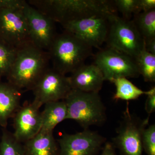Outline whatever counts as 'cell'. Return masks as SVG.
Listing matches in <instances>:
<instances>
[{
  "mask_svg": "<svg viewBox=\"0 0 155 155\" xmlns=\"http://www.w3.org/2000/svg\"><path fill=\"white\" fill-rule=\"evenodd\" d=\"M28 3L62 25L78 19L116 13L113 1L30 0Z\"/></svg>",
  "mask_w": 155,
  "mask_h": 155,
  "instance_id": "6da1fadb",
  "label": "cell"
},
{
  "mask_svg": "<svg viewBox=\"0 0 155 155\" xmlns=\"http://www.w3.org/2000/svg\"><path fill=\"white\" fill-rule=\"evenodd\" d=\"M28 24L31 41L47 51L57 34L55 22L27 2L23 8Z\"/></svg>",
  "mask_w": 155,
  "mask_h": 155,
  "instance_id": "8fae6325",
  "label": "cell"
},
{
  "mask_svg": "<svg viewBox=\"0 0 155 155\" xmlns=\"http://www.w3.org/2000/svg\"><path fill=\"white\" fill-rule=\"evenodd\" d=\"M145 109L149 116L155 110V87L151 88V91L147 95V99L145 105Z\"/></svg>",
  "mask_w": 155,
  "mask_h": 155,
  "instance_id": "4316f807",
  "label": "cell"
},
{
  "mask_svg": "<svg viewBox=\"0 0 155 155\" xmlns=\"http://www.w3.org/2000/svg\"><path fill=\"white\" fill-rule=\"evenodd\" d=\"M40 108L34 102L27 103L20 107L13 117V135L21 143L33 138L41 130V116Z\"/></svg>",
  "mask_w": 155,
  "mask_h": 155,
  "instance_id": "4fadbf2b",
  "label": "cell"
},
{
  "mask_svg": "<svg viewBox=\"0 0 155 155\" xmlns=\"http://www.w3.org/2000/svg\"><path fill=\"white\" fill-rule=\"evenodd\" d=\"M22 91L8 82H0V126L6 128L20 107Z\"/></svg>",
  "mask_w": 155,
  "mask_h": 155,
  "instance_id": "9a60e30c",
  "label": "cell"
},
{
  "mask_svg": "<svg viewBox=\"0 0 155 155\" xmlns=\"http://www.w3.org/2000/svg\"><path fill=\"white\" fill-rule=\"evenodd\" d=\"M126 106L112 143L122 155H142V136L148 125L150 116L141 119L130 113L128 102Z\"/></svg>",
  "mask_w": 155,
  "mask_h": 155,
  "instance_id": "8992f818",
  "label": "cell"
},
{
  "mask_svg": "<svg viewBox=\"0 0 155 155\" xmlns=\"http://www.w3.org/2000/svg\"><path fill=\"white\" fill-rule=\"evenodd\" d=\"M50 61L48 51L28 42L17 48L14 63L6 76L8 82L22 91L31 90L48 68Z\"/></svg>",
  "mask_w": 155,
  "mask_h": 155,
  "instance_id": "7a4b0ae2",
  "label": "cell"
},
{
  "mask_svg": "<svg viewBox=\"0 0 155 155\" xmlns=\"http://www.w3.org/2000/svg\"><path fill=\"white\" fill-rule=\"evenodd\" d=\"M71 90L68 77L48 67L31 89L33 102L41 107L50 102L64 100Z\"/></svg>",
  "mask_w": 155,
  "mask_h": 155,
  "instance_id": "ba28073f",
  "label": "cell"
},
{
  "mask_svg": "<svg viewBox=\"0 0 155 155\" xmlns=\"http://www.w3.org/2000/svg\"><path fill=\"white\" fill-rule=\"evenodd\" d=\"M106 141L105 137L89 129L74 134H64L57 140L58 155H96Z\"/></svg>",
  "mask_w": 155,
  "mask_h": 155,
  "instance_id": "30bf717a",
  "label": "cell"
},
{
  "mask_svg": "<svg viewBox=\"0 0 155 155\" xmlns=\"http://www.w3.org/2000/svg\"><path fill=\"white\" fill-rule=\"evenodd\" d=\"M115 148L112 143L106 142L102 149V153L100 155H117Z\"/></svg>",
  "mask_w": 155,
  "mask_h": 155,
  "instance_id": "83f0119b",
  "label": "cell"
},
{
  "mask_svg": "<svg viewBox=\"0 0 155 155\" xmlns=\"http://www.w3.org/2000/svg\"><path fill=\"white\" fill-rule=\"evenodd\" d=\"M0 155H25L23 144L17 140L13 134L3 128L0 141Z\"/></svg>",
  "mask_w": 155,
  "mask_h": 155,
  "instance_id": "7402d4cb",
  "label": "cell"
},
{
  "mask_svg": "<svg viewBox=\"0 0 155 155\" xmlns=\"http://www.w3.org/2000/svg\"><path fill=\"white\" fill-rule=\"evenodd\" d=\"M140 74L146 82L155 81V55L144 49L135 59Z\"/></svg>",
  "mask_w": 155,
  "mask_h": 155,
  "instance_id": "ffe728a7",
  "label": "cell"
},
{
  "mask_svg": "<svg viewBox=\"0 0 155 155\" xmlns=\"http://www.w3.org/2000/svg\"><path fill=\"white\" fill-rule=\"evenodd\" d=\"M92 47L73 34L65 30L57 34L48 50L53 69L66 75L84 64L92 55Z\"/></svg>",
  "mask_w": 155,
  "mask_h": 155,
  "instance_id": "3957f363",
  "label": "cell"
},
{
  "mask_svg": "<svg viewBox=\"0 0 155 155\" xmlns=\"http://www.w3.org/2000/svg\"><path fill=\"white\" fill-rule=\"evenodd\" d=\"M112 14L97 15L78 19L62 25L65 30L71 32L89 45L99 48L106 41Z\"/></svg>",
  "mask_w": 155,
  "mask_h": 155,
  "instance_id": "9c48e42d",
  "label": "cell"
},
{
  "mask_svg": "<svg viewBox=\"0 0 155 155\" xmlns=\"http://www.w3.org/2000/svg\"><path fill=\"white\" fill-rule=\"evenodd\" d=\"M143 149L147 155H155V125H150L143 130L142 136Z\"/></svg>",
  "mask_w": 155,
  "mask_h": 155,
  "instance_id": "603a6c76",
  "label": "cell"
},
{
  "mask_svg": "<svg viewBox=\"0 0 155 155\" xmlns=\"http://www.w3.org/2000/svg\"><path fill=\"white\" fill-rule=\"evenodd\" d=\"M26 2L23 0H0V9H22Z\"/></svg>",
  "mask_w": 155,
  "mask_h": 155,
  "instance_id": "d4e9b609",
  "label": "cell"
},
{
  "mask_svg": "<svg viewBox=\"0 0 155 155\" xmlns=\"http://www.w3.org/2000/svg\"><path fill=\"white\" fill-rule=\"evenodd\" d=\"M0 37L18 48L31 41L22 9H0Z\"/></svg>",
  "mask_w": 155,
  "mask_h": 155,
  "instance_id": "7c38bea8",
  "label": "cell"
},
{
  "mask_svg": "<svg viewBox=\"0 0 155 155\" xmlns=\"http://www.w3.org/2000/svg\"><path fill=\"white\" fill-rule=\"evenodd\" d=\"M132 21L144 44L155 38V9L135 14Z\"/></svg>",
  "mask_w": 155,
  "mask_h": 155,
  "instance_id": "d6986e66",
  "label": "cell"
},
{
  "mask_svg": "<svg viewBox=\"0 0 155 155\" xmlns=\"http://www.w3.org/2000/svg\"><path fill=\"white\" fill-rule=\"evenodd\" d=\"M110 82L114 84L116 87V92L113 97V99L115 101L136 100L143 95H147L151 91V89L147 91L142 90L126 78H119L113 79Z\"/></svg>",
  "mask_w": 155,
  "mask_h": 155,
  "instance_id": "ac0fdd59",
  "label": "cell"
},
{
  "mask_svg": "<svg viewBox=\"0 0 155 155\" xmlns=\"http://www.w3.org/2000/svg\"><path fill=\"white\" fill-rule=\"evenodd\" d=\"M144 49L148 52L155 55V38L144 44Z\"/></svg>",
  "mask_w": 155,
  "mask_h": 155,
  "instance_id": "f1b7e54d",
  "label": "cell"
},
{
  "mask_svg": "<svg viewBox=\"0 0 155 155\" xmlns=\"http://www.w3.org/2000/svg\"><path fill=\"white\" fill-rule=\"evenodd\" d=\"M18 48L0 37V79L7 76L16 58Z\"/></svg>",
  "mask_w": 155,
  "mask_h": 155,
  "instance_id": "44dd1931",
  "label": "cell"
},
{
  "mask_svg": "<svg viewBox=\"0 0 155 155\" xmlns=\"http://www.w3.org/2000/svg\"><path fill=\"white\" fill-rule=\"evenodd\" d=\"M94 64L101 69L105 81L119 78H137L140 75L135 60L125 53L107 47L99 51Z\"/></svg>",
  "mask_w": 155,
  "mask_h": 155,
  "instance_id": "52a82bcc",
  "label": "cell"
},
{
  "mask_svg": "<svg viewBox=\"0 0 155 155\" xmlns=\"http://www.w3.org/2000/svg\"><path fill=\"white\" fill-rule=\"evenodd\" d=\"M155 9V0H137L136 14Z\"/></svg>",
  "mask_w": 155,
  "mask_h": 155,
  "instance_id": "484cf974",
  "label": "cell"
},
{
  "mask_svg": "<svg viewBox=\"0 0 155 155\" xmlns=\"http://www.w3.org/2000/svg\"><path fill=\"white\" fill-rule=\"evenodd\" d=\"M23 144L25 155H58L59 148L53 132L40 131Z\"/></svg>",
  "mask_w": 155,
  "mask_h": 155,
  "instance_id": "2e32d148",
  "label": "cell"
},
{
  "mask_svg": "<svg viewBox=\"0 0 155 155\" xmlns=\"http://www.w3.org/2000/svg\"><path fill=\"white\" fill-rule=\"evenodd\" d=\"M69 76L71 88L86 92L99 93L105 81L101 69L94 64H84Z\"/></svg>",
  "mask_w": 155,
  "mask_h": 155,
  "instance_id": "5bb4252c",
  "label": "cell"
},
{
  "mask_svg": "<svg viewBox=\"0 0 155 155\" xmlns=\"http://www.w3.org/2000/svg\"><path fill=\"white\" fill-rule=\"evenodd\" d=\"M114 6L122 14V18L130 20L132 15L136 14L137 0H115Z\"/></svg>",
  "mask_w": 155,
  "mask_h": 155,
  "instance_id": "cb8c5ba5",
  "label": "cell"
},
{
  "mask_svg": "<svg viewBox=\"0 0 155 155\" xmlns=\"http://www.w3.org/2000/svg\"><path fill=\"white\" fill-rule=\"evenodd\" d=\"M41 112V130L53 132L57 125L67 120V109L64 100L50 102L45 104Z\"/></svg>",
  "mask_w": 155,
  "mask_h": 155,
  "instance_id": "e0dca14e",
  "label": "cell"
},
{
  "mask_svg": "<svg viewBox=\"0 0 155 155\" xmlns=\"http://www.w3.org/2000/svg\"><path fill=\"white\" fill-rule=\"evenodd\" d=\"M107 37L108 47L122 52L135 59L144 49V41L132 20L118 16H110Z\"/></svg>",
  "mask_w": 155,
  "mask_h": 155,
  "instance_id": "5b68a950",
  "label": "cell"
},
{
  "mask_svg": "<svg viewBox=\"0 0 155 155\" xmlns=\"http://www.w3.org/2000/svg\"><path fill=\"white\" fill-rule=\"evenodd\" d=\"M64 101L67 107V119L74 120L84 130L91 125H102L105 122V106L99 93L72 89Z\"/></svg>",
  "mask_w": 155,
  "mask_h": 155,
  "instance_id": "277c9868",
  "label": "cell"
}]
</instances>
